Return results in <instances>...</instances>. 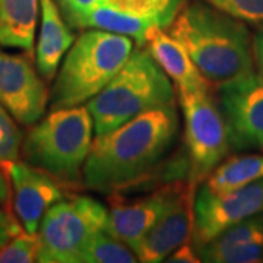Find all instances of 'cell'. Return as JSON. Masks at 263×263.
Masks as SVG:
<instances>
[{
  "label": "cell",
  "mask_w": 263,
  "mask_h": 263,
  "mask_svg": "<svg viewBox=\"0 0 263 263\" xmlns=\"http://www.w3.org/2000/svg\"><path fill=\"white\" fill-rule=\"evenodd\" d=\"M179 126L176 104H170L97 135L84 165L82 183L97 193L113 195L143 179L168 157Z\"/></svg>",
  "instance_id": "6da1fadb"
},
{
  "label": "cell",
  "mask_w": 263,
  "mask_h": 263,
  "mask_svg": "<svg viewBox=\"0 0 263 263\" xmlns=\"http://www.w3.org/2000/svg\"><path fill=\"white\" fill-rule=\"evenodd\" d=\"M167 31L186 48L211 88L254 72L253 38L246 22L203 0H186Z\"/></svg>",
  "instance_id": "7a4b0ae2"
},
{
  "label": "cell",
  "mask_w": 263,
  "mask_h": 263,
  "mask_svg": "<svg viewBox=\"0 0 263 263\" xmlns=\"http://www.w3.org/2000/svg\"><path fill=\"white\" fill-rule=\"evenodd\" d=\"M176 104V91L148 48L138 46L114 78L86 107L95 135L114 130L148 110Z\"/></svg>",
  "instance_id": "3957f363"
},
{
  "label": "cell",
  "mask_w": 263,
  "mask_h": 263,
  "mask_svg": "<svg viewBox=\"0 0 263 263\" xmlns=\"http://www.w3.org/2000/svg\"><path fill=\"white\" fill-rule=\"evenodd\" d=\"M130 37L88 28L76 38L57 70L50 92L51 110L91 101L120 70L133 51Z\"/></svg>",
  "instance_id": "277c9868"
},
{
  "label": "cell",
  "mask_w": 263,
  "mask_h": 263,
  "mask_svg": "<svg viewBox=\"0 0 263 263\" xmlns=\"http://www.w3.org/2000/svg\"><path fill=\"white\" fill-rule=\"evenodd\" d=\"M94 122L88 107L51 110L31 126L22 142L24 161L53 176L67 187L82 181L84 165L92 145Z\"/></svg>",
  "instance_id": "5b68a950"
},
{
  "label": "cell",
  "mask_w": 263,
  "mask_h": 263,
  "mask_svg": "<svg viewBox=\"0 0 263 263\" xmlns=\"http://www.w3.org/2000/svg\"><path fill=\"white\" fill-rule=\"evenodd\" d=\"M108 209L91 196L62 199L46 212L38 227L40 263H82L88 243L107 230Z\"/></svg>",
  "instance_id": "8992f818"
},
{
  "label": "cell",
  "mask_w": 263,
  "mask_h": 263,
  "mask_svg": "<svg viewBox=\"0 0 263 263\" xmlns=\"http://www.w3.org/2000/svg\"><path fill=\"white\" fill-rule=\"evenodd\" d=\"M189 160V183L199 187L231 149L215 95L209 89L177 91Z\"/></svg>",
  "instance_id": "52a82bcc"
},
{
  "label": "cell",
  "mask_w": 263,
  "mask_h": 263,
  "mask_svg": "<svg viewBox=\"0 0 263 263\" xmlns=\"http://www.w3.org/2000/svg\"><path fill=\"white\" fill-rule=\"evenodd\" d=\"M186 0H104L78 29L97 28L130 37L145 46L155 29H167Z\"/></svg>",
  "instance_id": "ba28073f"
},
{
  "label": "cell",
  "mask_w": 263,
  "mask_h": 263,
  "mask_svg": "<svg viewBox=\"0 0 263 263\" xmlns=\"http://www.w3.org/2000/svg\"><path fill=\"white\" fill-rule=\"evenodd\" d=\"M263 212V179L228 193H212L202 184L193 196L192 243L197 253L230 227Z\"/></svg>",
  "instance_id": "9c48e42d"
},
{
  "label": "cell",
  "mask_w": 263,
  "mask_h": 263,
  "mask_svg": "<svg viewBox=\"0 0 263 263\" xmlns=\"http://www.w3.org/2000/svg\"><path fill=\"white\" fill-rule=\"evenodd\" d=\"M231 149H263V78L250 73L215 88Z\"/></svg>",
  "instance_id": "30bf717a"
},
{
  "label": "cell",
  "mask_w": 263,
  "mask_h": 263,
  "mask_svg": "<svg viewBox=\"0 0 263 263\" xmlns=\"http://www.w3.org/2000/svg\"><path fill=\"white\" fill-rule=\"evenodd\" d=\"M46 81L29 53H9L0 47V105L22 126H32L46 113Z\"/></svg>",
  "instance_id": "8fae6325"
},
{
  "label": "cell",
  "mask_w": 263,
  "mask_h": 263,
  "mask_svg": "<svg viewBox=\"0 0 263 263\" xmlns=\"http://www.w3.org/2000/svg\"><path fill=\"white\" fill-rule=\"evenodd\" d=\"M0 167L8 176L13 212L19 224L27 233L37 234L46 212L66 197L67 186L27 161H13Z\"/></svg>",
  "instance_id": "7c38bea8"
},
{
  "label": "cell",
  "mask_w": 263,
  "mask_h": 263,
  "mask_svg": "<svg viewBox=\"0 0 263 263\" xmlns=\"http://www.w3.org/2000/svg\"><path fill=\"white\" fill-rule=\"evenodd\" d=\"M187 184H190L187 180H180L151 190L148 195L138 199H117L108 211L107 230L135 250L164 214L170 202Z\"/></svg>",
  "instance_id": "4fadbf2b"
},
{
  "label": "cell",
  "mask_w": 263,
  "mask_h": 263,
  "mask_svg": "<svg viewBox=\"0 0 263 263\" xmlns=\"http://www.w3.org/2000/svg\"><path fill=\"white\" fill-rule=\"evenodd\" d=\"M190 184L168 203L164 214L135 247V254L142 263L164 262L168 254L192 238L193 231V196Z\"/></svg>",
  "instance_id": "5bb4252c"
},
{
  "label": "cell",
  "mask_w": 263,
  "mask_h": 263,
  "mask_svg": "<svg viewBox=\"0 0 263 263\" xmlns=\"http://www.w3.org/2000/svg\"><path fill=\"white\" fill-rule=\"evenodd\" d=\"M200 262H263V212L230 227L199 250Z\"/></svg>",
  "instance_id": "9a60e30c"
},
{
  "label": "cell",
  "mask_w": 263,
  "mask_h": 263,
  "mask_svg": "<svg viewBox=\"0 0 263 263\" xmlns=\"http://www.w3.org/2000/svg\"><path fill=\"white\" fill-rule=\"evenodd\" d=\"M75 40L72 29L54 0H40V32L35 46V66L46 82L54 81L57 70Z\"/></svg>",
  "instance_id": "2e32d148"
},
{
  "label": "cell",
  "mask_w": 263,
  "mask_h": 263,
  "mask_svg": "<svg viewBox=\"0 0 263 263\" xmlns=\"http://www.w3.org/2000/svg\"><path fill=\"white\" fill-rule=\"evenodd\" d=\"M145 46H148L146 48L152 57L167 73L171 82L177 86V91H199L211 88L190 59L186 48L176 38L171 37L167 29H155Z\"/></svg>",
  "instance_id": "e0dca14e"
},
{
  "label": "cell",
  "mask_w": 263,
  "mask_h": 263,
  "mask_svg": "<svg viewBox=\"0 0 263 263\" xmlns=\"http://www.w3.org/2000/svg\"><path fill=\"white\" fill-rule=\"evenodd\" d=\"M40 0H0V47L32 54Z\"/></svg>",
  "instance_id": "ac0fdd59"
},
{
  "label": "cell",
  "mask_w": 263,
  "mask_h": 263,
  "mask_svg": "<svg viewBox=\"0 0 263 263\" xmlns=\"http://www.w3.org/2000/svg\"><path fill=\"white\" fill-rule=\"evenodd\" d=\"M263 179V154H237L221 161L202 186L212 193H228Z\"/></svg>",
  "instance_id": "d6986e66"
},
{
  "label": "cell",
  "mask_w": 263,
  "mask_h": 263,
  "mask_svg": "<svg viewBox=\"0 0 263 263\" xmlns=\"http://www.w3.org/2000/svg\"><path fill=\"white\" fill-rule=\"evenodd\" d=\"M138 257L126 243L108 230H103L91 238L84 252L82 263H135Z\"/></svg>",
  "instance_id": "ffe728a7"
},
{
  "label": "cell",
  "mask_w": 263,
  "mask_h": 263,
  "mask_svg": "<svg viewBox=\"0 0 263 263\" xmlns=\"http://www.w3.org/2000/svg\"><path fill=\"white\" fill-rule=\"evenodd\" d=\"M22 142L24 135L18 122L3 105H0V165L19 160Z\"/></svg>",
  "instance_id": "44dd1931"
},
{
  "label": "cell",
  "mask_w": 263,
  "mask_h": 263,
  "mask_svg": "<svg viewBox=\"0 0 263 263\" xmlns=\"http://www.w3.org/2000/svg\"><path fill=\"white\" fill-rule=\"evenodd\" d=\"M38 237L31 233H19L0 247V263L37 262Z\"/></svg>",
  "instance_id": "7402d4cb"
},
{
  "label": "cell",
  "mask_w": 263,
  "mask_h": 263,
  "mask_svg": "<svg viewBox=\"0 0 263 263\" xmlns=\"http://www.w3.org/2000/svg\"><path fill=\"white\" fill-rule=\"evenodd\" d=\"M221 12L246 24L260 25L263 22V0H203Z\"/></svg>",
  "instance_id": "603a6c76"
},
{
  "label": "cell",
  "mask_w": 263,
  "mask_h": 263,
  "mask_svg": "<svg viewBox=\"0 0 263 263\" xmlns=\"http://www.w3.org/2000/svg\"><path fill=\"white\" fill-rule=\"evenodd\" d=\"M103 2L104 0H54L66 22L73 29L79 28L85 16Z\"/></svg>",
  "instance_id": "cb8c5ba5"
},
{
  "label": "cell",
  "mask_w": 263,
  "mask_h": 263,
  "mask_svg": "<svg viewBox=\"0 0 263 263\" xmlns=\"http://www.w3.org/2000/svg\"><path fill=\"white\" fill-rule=\"evenodd\" d=\"M22 231L18 218L13 216L5 209H0V247L6 245L12 237Z\"/></svg>",
  "instance_id": "d4e9b609"
},
{
  "label": "cell",
  "mask_w": 263,
  "mask_h": 263,
  "mask_svg": "<svg viewBox=\"0 0 263 263\" xmlns=\"http://www.w3.org/2000/svg\"><path fill=\"white\" fill-rule=\"evenodd\" d=\"M168 263H197L200 262V257L197 253L196 247L193 246V243L186 241L181 246H179L176 250H173L168 254V257L164 260Z\"/></svg>",
  "instance_id": "484cf974"
},
{
  "label": "cell",
  "mask_w": 263,
  "mask_h": 263,
  "mask_svg": "<svg viewBox=\"0 0 263 263\" xmlns=\"http://www.w3.org/2000/svg\"><path fill=\"white\" fill-rule=\"evenodd\" d=\"M257 27L259 28L253 37V57L257 73L263 78V22Z\"/></svg>",
  "instance_id": "4316f807"
},
{
  "label": "cell",
  "mask_w": 263,
  "mask_h": 263,
  "mask_svg": "<svg viewBox=\"0 0 263 263\" xmlns=\"http://www.w3.org/2000/svg\"><path fill=\"white\" fill-rule=\"evenodd\" d=\"M10 197V187L5 171L0 170V205H6Z\"/></svg>",
  "instance_id": "83f0119b"
}]
</instances>
